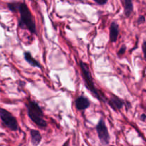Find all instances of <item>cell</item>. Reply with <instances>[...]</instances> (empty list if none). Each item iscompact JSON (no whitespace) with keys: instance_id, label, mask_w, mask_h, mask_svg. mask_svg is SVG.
<instances>
[{"instance_id":"6da1fadb","label":"cell","mask_w":146,"mask_h":146,"mask_svg":"<svg viewBox=\"0 0 146 146\" xmlns=\"http://www.w3.org/2000/svg\"><path fill=\"white\" fill-rule=\"evenodd\" d=\"M7 7L12 12L19 13L20 18L18 21V27L20 29H27L31 34L36 35L37 30L34 17L25 2L15 1L7 3Z\"/></svg>"},{"instance_id":"7a4b0ae2","label":"cell","mask_w":146,"mask_h":146,"mask_svg":"<svg viewBox=\"0 0 146 146\" xmlns=\"http://www.w3.org/2000/svg\"><path fill=\"white\" fill-rule=\"evenodd\" d=\"M78 65H79L81 71V74L83 76V80L84 81V84L85 86L86 87L87 89L93 94L96 98L100 102L102 103H106L107 99L108 98L105 96L104 93L101 91L98 90V88L96 87L95 84L94 82V79H93L92 74H91V70H90L89 66L86 64V63L82 61H79L78 62Z\"/></svg>"},{"instance_id":"3957f363","label":"cell","mask_w":146,"mask_h":146,"mask_svg":"<svg viewBox=\"0 0 146 146\" xmlns=\"http://www.w3.org/2000/svg\"><path fill=\"white\" fill-rule=\"evenodd\" d=\"M29 118L37 126L41 129H45L48 126V123L44 119L42 108L36 101L29 99L25 104Z\"/></svg>"},{"instance_id":"277c9868","label":"cell","mask_w":146,"mask_h":146,"mask_svg":"<svg viewBox=\"0 0 146 146\" xmlns=\"http://www.w3.org/2000/svg\"><path fill=\"white\" fill-rule=\"evenodd\" d=\"M0 119L2 125L10 131H17L19 128L17 118L11 113L3 108H0Z\"/></svg>"},{"instance_id":"5b68a950","label":"cell","mask_w":146,"mask_h":146,"mask_svg":"<svg viewBox=\"0 0 146 146\" xmlns=\"http://www.w3.org/2000/svg\"><path fill=\"white\" fill-rule=\"evenodd\" d=\"M96 131L101 143L104 145H109L111 141V135L106 125L105 121L103 118H100L98 123L96 125Z\"/></svg>"},{"instance_id":"8992f818","label":"cell","mask_w":146,"mask_h":146,"mask_svg":"<svg viewBox=\"0 0 146 146\" xmlns=\"http://www.w3.org/2000/svg\"><path fill=\"white\" fill-rule=\"evenodd\" d=\"M106 103L114 111H120L124 106L127 107V110L128 109V108H131V103L124 101L123 99L117 96L115 94H112L110 98L107 99Z\"/></svg>"},{"instance_id":"52a82bcc","label":"cell","mask_w":146,"mask_h":146,"mask_svg":"<svg viewBox=\"0 0 146 146\" xmlns=\"http://www.w3.org/2000/svg\"><path fill=\"white\" fill-rule=\"evenodd\" d=\"M91 106V101L84 96H79L75 100V106L77 111H84Z\"/></svg>"},{"instance_id":"ba28073f","label":"cell","mask_w":146,"mask_h":146,"mask_svg":"<svg viewBox=\"0 0 146 146\" xmlns=\"http://www.w3.org/2000/svg\"><path fill=\"white\" fill-rule=\"evenodd\" d=\"M120 34L119 25L116 21H113L110 26V41L111 43H115L118 38Z\"/></svg>"},{"instance_id":"9c48e42d","label":"cell","mask_w":146,"mask_h":146,"mask_svg":"<svg viewBox=\"0 0 146 146\" xmlns=\"http://www.w3.org/2000/svg\"><path fill=\"white\" fill-rule=\"evenodd\" d=\"M24 59H25V61H27L31 66L35 67V68H42L41 64L32 56V55H31V54L29 51H24Z\"/></svg>"},{"instance_id":"30bf717a","label":"cell","mask_w":146,"mask_h":146,"mask_svg":"<svg viewBox=\"0 0 146 146\" xmlns=\"http://www.w3.org/2000/svg\"><path fill=\"white\" fill-rule=\"evenodd\" d=\"M30 135H31V141L33 145L36 146L41 143L42 141V135L38 130H30Z\"/></svg>"},{"instance_id":"8fae6325","label":"cell","mask_w":146,"mask_h":146,"mask_svg":"<svg viewBox=\"0 0 146 146\" xmlns=\"http://www.w3.org/2000/svg\"><path fill=\"white\" fill-rule=\"evenodd\" d=\"M122 1L124 8V14L126 17H129L134 9L133 0H122Z\"/></svg>"},{"instance_id":"7c38bea8","label":"cell","mask_w":146,"mask_h":146,"mask_svg":"<svg viewBox=\"0 0 146 146\" xmlns=\"http://www.w3.org/2000/svg\"><path fill=\"white\" fill-rule=\"evenodd\" d=\"M126 49H127L126 46H125V44L122 45V46L120 48V49L118 50V53H117V55H118V56L121 57V56H123L124 54H125V52H126Z\"/></svg>"},{"instance_id":"4fadbf2b","label":"cell","mask_w":146,"mask_h":146,"mask_svg":"<svg viewBox=\"0 0 146 146\" xmlns=\"http://www.w3.org/2000/svg\"><path fill=\"white\" fill-rule=\"evenodd\" d=\"M108 1V0H94V2H96L97 4H98V5L101 6H104L105 5V4H106Z\"/></svg>"},{"instance_id":"5bb4252c","label":"cell","mask_w":146,"mask_h":146,"mask_svg":"<svg viewBox=\"0 0 146 146\" xmlns=\"http://www.w3.org/2000/svg\"><path fill=\"white\" fill-rule=\"evenodd\" d=\"M145 22V16H140L138 19V21H137V23L138 24H144Z\"/></svg>"},{"instance_id":"9a60e30c","label":"cell","mask_w":146,"mask_h":146,"mask_svg":"<svg viewBox=\"0 0 146 146\" xmlns=\"http://www.w3.org/2000/svg\"><path fill=\"white\" fill-rule=\"evenodd\" d=\"M140 120H141L142 122L145 123L146 121V115L145 113H143L141 115V117H140Z\"/></svg>"},{"instance_id":"2e32d148","label":"cell","mask_w":146,"mask_h":146,"mask_svg":"<svg viewBox=\"0 0 146 146\" xmlns=\"http://www.w3.org/2000/svg\"><path fill=\"white\" fill-rule=\"evenodd\" d=\"M142 48H143V54H145V41H144L143 43Z\"/></svg>"},{"instance_id":"e0dca14e","label":"cell","mask_w":146,"mask_h":146,"mask_svg":"<svg viewBox=\"0 0 146 146\" xmlns=\"http://www.w3.org/2000/svg\"><path fill=\"white\" fill-rule=\"evenodd\" d=\"M0 20H1V17H0Z\"/></svg>"}]
</instances>
